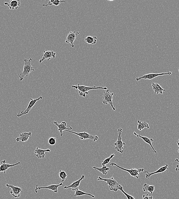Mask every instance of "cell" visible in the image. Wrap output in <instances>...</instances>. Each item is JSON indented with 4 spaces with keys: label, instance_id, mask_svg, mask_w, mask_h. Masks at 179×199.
Here are the masks:
<instances>
[{
    "label": "cell",
    "instance_id": "d6a6232c",
    "mask_svg": "<svg viewBox=\"0 0 179 199\" xmlns=\"http://www.w3.org/2000/svg\"><path fill=\"white\" fill-rule=\"evenodd\" d=\"M143 199H153V196H149V195L148 194H147L146 195H143Z\"/></svg>",
    "mask_w": 179,
    "mask_h": 199
},
{
    "label": "cell",
    "instance_id": "4316f807",
    "mask_svg": "<svg viewBox=\"0 0 179 199\" xmlns=\"http://www.w3.org/2000/svg\"><path fill=\"white\" fill-rule=\"evenodd\" d=\"M63 2H65L66 3V2L65 1H60L59 0H51L48 2V3L47 4H43V7H47L48 6H51L52 5H55L56 6H59L61 3H63Z\"/></svg>",
    "mask_w": 179,
    "mask_h": 199
},
{
    "label": "cell",
    "instance_id": "d4e9b609",
    "mask_svg": "<svg viewBox=\"0 0 179 199\" xmlns=\"http://www.w3.org/2000/svg\"><path fill=\"white\" fill-rule=\"evenodd\" d=\"M83 195H87L88 196H91L93 198H95V196L89 193H87L84 192H83V191L79 190V189L76 190L75 191V195H74V196L75 197H77V196H80Z\"/></svg>",
    "mask_w": 179,
    "mask_h": 199
},
{
    "label": "cell",
    "instance_id": "8992f818",
    "mask_svg": "<svg viewBox=\"0 0 179 199\" xmlns=\"http://www.w3.org/2000/svg\"><path fill=\"white\" fill-rule=\"evenodd\" d=\"M122 131V128H119L117 130V133H118V136H117V141L114 143V146H115V149L120 153L122 154L124 152V146L125 145V143L123 142L122 141V137L121 136Z\"/></svg>",
    "mask_w": 179,
    "mask_h": 199
},
{
    "label": "cell",
    "instance_id": "4dcf8cb0",
    "mask_svg": "<svg viewBox=\"0 0 179 199\" xmlns=\"http://www.w3.org/2000/svg\"><path fill=\"white\" fill-rule=\"evenodd\" d=\"M115 156V154H113L111 155L109 157L107 158L104 159L103 160V162L102 163V165H103V166H105L107 164H108L111 161V159L113 158Z\"/></svg>",
    "mask_w": 179,
    "mask_h": 199
},
{
    "label": "cell",
    "instance_id": "5bb4252c",
    "mask_svg": "<svg viewBox=\"0 0 179 199\" xmlns=\"http://www.w3.org/2000/svg\"><path fill=\"white\" fill-rule=\"evenodd\" d=\"M57 53L53 51H43V54L42 55L43 58L39 60V63H41L44 60H50L52 58H55Z\"/></svg>",
    "mask_w": 179,
    "mask_h": 199
},
{
    "label": "cell",
    "instance_id": "d6986e66",
    "mask_svg": "<svg viewBox=\"0 0 179 199\" xmlns=\"http://www.w3.org/2000/svg\"><path fill=\"white\" fill-rule=\"evenodd\" d=\"M51 151L50 149L43 150L42 149H39L38 147H36L34 153L36 154V157L38 159H43L45 157V152H50Z\"/></svg>",
    "mask_w": 179,
    "mask_h": 199
},
{
    "label": "cell",
    "instance_id": "2e32d148",
    "mask_svg": "<svg viewBox=\"0 0 179 199\" xmlns=\"http://www.w3.org/2000/svg\"><path fill=\"white\" fill-rule=\"evenodd\" d=\"M168 164H167L165 166L161 167L158 170L153 172L149 173V172L148 171H144L143 172V173L146 174L145 177L147 179H149L151 176L154 175L156 174L163 172L166 171V170H168Z\"/></svg>",
    "mask_w": 179,
    "mask_h": 199
},
{
    "label": "cell",
    "instance_id": "44dd1931",
    "mask_svg": "<svg viewBox=\"0 0 179 199\" xmlns=\"http://www.w3.org/2000/svg\"><path fill=\"white\" fill-rule=\"evenodd\" d=\"M134 134L135 136H136V137H138V138H140L142 139L144 141V142H146V143L150 145L151 147V148L152 149H153V152H154V153H157V151H156L155 150L154 147H153V145L152 144V142H154V140L153 139H149L148 138H147L146 137L142 136L140 135V134H137V133H135V132H134Z\"/></svg>",
    "mask_w": 179,
    "mask_h": 199
},
{
    "label": "cell",
    "instance_id": "7c38bea8",
    "mask_svg": "<svg viewBox=\"0 0 179 199\" xmlns=\"http://www.w3.org/2000/svg\"><path fill=\"white\" fill-rule=\"evenodd\" d=\"M6 187L8 188H11V190L10 192V194L15 198H18L20 197V193L22 191V189L18 187L10 185L8 184L6 185Z\"/></svg>",
    "mask_w": 179,
    "mask_h": 199
},
{
    "label": "cell",
    "instance_id": "ac0fdd59",
    "mask_svg": "<svg viewBox=\"0 0 179 199\" xmlns=\"http://www.w3.org/2000/svg\"><path fill=\"white\" fill-rule=\"evenodd\" d=\"M4 4L7 5L10 9H17L21 6V2L20 0H11L9 3L5 2Z\"/></svg>",
    "mask_w": 179,
    "mask_h": 199
},
{
    "label": "cell",
    "instance_id": "3957f363",
    "mask_svg": "<svg viewBox=\"0 0 179 199\" xmlns=\"http://www.w3.org/2000/svg\"><path fill=\"white\" fill-rule=\"evenodd\" d=\"M97 180L103 181L106 182V184L108 186L110 190L114 192H117L120 185L113 177L109 178H104L101 177L100 176H98Z\"/></svg>",
    "mask_w": 179,
    "mask_h": 199
},
{
    "label": "cell",
    "instance_id": "4fadbf2b",
    "mask_svg": "<svg viewBox=\"0 0 179 199\" xmlns=\"http://www.w3.org/2000/svg\"><path fill=\"white\" fill-rule=\"evenodd\" d=\"M53 123L58 127V131L60 132V134L61 136H62L63 134V132L65 131L66 130H70L72 129V127L71 126L69 127V128L67 127V124L66 122L63 121L61 124H58L57 121H53Z\"/></svg>",
    "mask_w": 179,
    "mask_h": 199
},
{
    "label": "cell",
    "instance_id": "52a82bcc",
    "mask_svg": "<svg viewBox=\"0 0 179 199\" xmlns=\"http://www.w3.org/2000/svg\"><path fill=\"white\" fill-rule=\"evenodd\" d=\"M66 131L68 132L69 133H72L78 136L80 138V139L81 140H83L90 139L93 141L94 142L98 140L99 138L97 136H93L91 134H90L88 133H86L85 131L83 133H77L76 132L71 131L70 130H66Z\"/></svg>",
    "mask_w": 179,
    "mask_h": 199
},
{
    "label": "cell",
    "instance_id": "1f68e13d",
    "mask_svg": "<svg viewBox=\"0 0 179 199\" xmlns=\"http://www.w3.org/2000/svg\"><path fill=\"white\" fill-rule=\"evenodd\" d=\"M48 143L51 146L55 145L56 143V138H53V137H51L48 139Z\"/></svg>",
    "mask_w": 179,
    "mask_h": 199
},
{
    "label": "cell",
    "instance_id": "9a60e30c",
    "mask_svg": "<svg viewBox=\"0 0 179 199\" xmlns=\"http://www.w3.org/2000/svg\"><path fill=\"white\" fill-rule=\"evenodd\" d=\"M20 164L21 162H18L15 164H10L6 163V160H2L0 162V173L1 172H4V174H6V170L10 168L16 166Z\"/></svg>",
    "mask_w": 179,
    "mask_h": 199
},
{
    "label": "cell",
    "instance_id": "f546056e",
    "mask_svg": "<svg viewBox=\"0 0 179 199\" xmlns=\"http://www.w3.org/2000/svg\"><path fill=\"white\" fill-rule=\"evenodd\" d=\"M119 190L120 191H121V192H122L124 195H125V196H126L127 199H135V198L133 197L132 196L130 195H129L128 194L126 193L125 192L123 189V187L122 186H121V185H120L119 187Z\"/></svg>",
    "mask_w": 179,
    "mask_h": 199
},
{
    "label": "cell",
    "instance_id": "277c9868",
    "mask_svg": "<svg viewBox=\"0 0 179 199\" xmlns=\"http://www.w3.org/2000/svg\"><path fill=\"white\" fill-rule=\"evenodd\" d=\"M114 95V93H111L110 91L108 89L105 91L102 96V103L104 105L109 104L114 111H115L116 108L114 106L113 102H112Z\"/></svg>",
    "mask_w": 179,
    "mask_h": 199
},
{
    "label": "cell",
    "instance_id": "30bf717a",
    "mask_svg": "<svg viewBox=\"0 0 179 199\" xmlns=\"http://www.w3.org/2000/svg\"><path fill=\"white\" fill-rule=\"evenodd\" d=\"M80 32H78L77 30H75L74 32H70V33L67 34L65 43L67 44L70 43V45L72 47H75L74 42H75L76 37L80 34Z\"/></svg>",
    "mask_w": 179,
    "mask_h": 199
},
{
    "label": "cell",
    "instance_id": "7a4b0ae2",
    "mask_svg": "<svg viewBox=\"0 0 179 199\" xmlns=\"http://www.w3.org/2000/svg\"><path fill=\"white\" fill-rule=\"evenodd\" d=\"M72 87L74 89L77 90L79 96L83 97H86V95L89 94L88 92L90 91L97 89L107 90V88L106 87H87L84 85H80L79 84L72 85Z\"/></svg>",
    "mask_w": 179,
    "mask_h": 199
},
{
    "label": "cell",
    "instance_id": "e0dca14e",
    "mask_svg": "<svg viewBox=\"0 0 179 199\" xmlns=\"http://www.w3.org/2000/svg\"><path fill=\"white\" fill-rule=\"evenodd\" d=\"M85 178V175H82L80 177V179L78 180L75 181V182H73L71 185L68 186H65L64 187V189H67V188H71L72 190V191H75L76 190L78 189L79 188V186H80V182L81 181L84 179Z\"/></svg>",
    "mask_w": 179,
    "mask_h": 199
},
{
    "label": "cell",
    "instance_id": "d590c367",
    "mask_svg": "<svg viewBox=\"0 0 179 199\" xmlns=\"http://www.w3.org/2000/svg\"><path fill=\"white\" fill-rule=\"evenodd\" d=\"M178 70H179V68H178Z\"/></svg>",
    "mask_w": 179,
    "mask_h": 199
},
{
    "label": "cell",
    "instance_id": "ffe728a7",
    "mask_svg": "<svg viewBox=\"0 0 179 199\" xmlns=\"http://www.w3.org/2000/svg\"><path fill=\"white\" fill-rule=\"evenodd\" d=\"M31 132H24L20 134V137H17L16 139V142L21 141V142H25L27 141L31 137Z\"/></svg>",
    "mask_w": 179,
    "mask_h": 199
},
{
    "label": "cell",
    "instance_id": "f1b7e54d",
    "mask_svg": "<svg viewBox=\"0 0 179 199\" xmlns=\"http://www.w3.org/2000/svg\"><path fill=\"white\" fill-rule=\"evenodd\" d=\"M58 174L60 178L61 181H62V182H64L66 180L67 176L66 172L65 171L60 170Z\"/></svg>",
    "mask_w": 179,
    "mask_h": 199
},
{
    "label": "cell",
    "instance_id": "484cf974",
    "mask_svg": "<svg viewBox=\"0 0 179 199\" xmlns=\"http://www.w3.org/2000/svg\"><path fill=\"white\" fill-rule=\"evenodd\" d=\"M93 169H94V170H98V171L100 172V173H102L104 175H107V173H108V171L110 170V168L106 166V165L100 168L97 167H93Z\"/></svg>",
    "mask_w": 179,
    "mask_h": 199
},
{
    "label": "cell",
    "instance_id": "9c48e42d",
    "mask_svg": "<svg viewBox=\"0 0 179 199\" xmlns=\"http://www.w3.org/2000/svg\"><path fill=\"white\" fill-rule=\"evenodd\" d=\"M172 73L171 72H168L167 73H159V74H154V73H150V74H146L143 75V76L138 77L136 76V81H139V80H152L154 78H157V77L159 76H162V75H170L172 74Z\"/></svg>",
    "mask_w": 179,
    "mask_h": 199
},
{
    "label": "cell",
    "instance_id": "8fae6325",
    "mask_svg": "<svg viewBox=\"0 0 179 199\" xmlns=\"http://www.w3.org/2000/svg\"><path fill=\"white\" fill-rule=\"evenodd\" d=\"M63 185V182H61L59 184L51 185H50L45 187H39L38 185H37L36 186L34 191H35L36 193H38V191L39 190L46 189H48L53 191L55 193H57L58 192V187Z\"/></svg>",
    "mask_w": 179,
    "mask_h": 199
},
{
    "label": "cell",
    "instance_id": "e575fe53",
    "mask_svg": "<svg viewBox=\"0 0 179 199\" xmlns=\"http://www.w3.org/2000/svg\"><path fill=\"white\" fill-rule=\"evenodd\" d=\"M177 142L178 146L179 147V140H178V141H177V142ZM178 152L179 153V149H178Z\"/></svg>",
    "mask_w": 179,
    "mask_h": 199
},
{
    "label": "cell",
    "instance_id": "603a6c76",
    "mask_svg": "<svg viewBox=\"0 0 179 199\" xmlns=\"http://www.w3.org/2000/svg\"><path fill=\"white\" fill-rule=\"evenodd\" d=\"M138 129L139 130L141 131L144 128L147 129H149V124L146 122H142L140 120H138Z\"/></svg>",
    "mask_w": 179,
    "mask_h": 199
},
{
    "label": "cell",
    "instance_id": "6da1fadb",
    "mask_svg": "<svg viewBox=\"0 0 179 199\" xmlns=\"http://www.w3.org/2000/svg\"><path fill=\"white\" fill-rule=\"evenodd\" d=\"M32 59L31 58L29 60L25 59L24 60V65L23 72L18 75L20 78V81L23 80L25 77L29 76V74L31 72L34 71L35 69L32 65L31 62L32 61Z\"/></svg>",
    "mask_w": 179,
    "mask_h": 199
},
{
    "label": "cell",
    "instance_id": "7402d4cb",
    "mask_svg": "<svg viewBox=\"0 0 179 199\" xmlns=\"http://www.w3.org/2000/svg\"><path fill=\"white\" fill-rule=\"evenodd\" d=\"M152 86L154 93H156V94L158 95L159 93L162 94L163 92L166 91V90L162 88L158 83H152Z\"/></svg>",
    "mask_w": 179,
    "mask_h": 199
},
{
    "label": "cell",
    "instance_id": "5b68a950",
    "mask_svg": "<svg viewBox=\"0 0 179 199\" xmlns=\"http://www.w3.org/2000/svg\"><path fill=\"white\" fill-rule=\"evenodd\" d=\"M110 165L112 166H114L117 167L121 169V170L127 172H128L129 174H130V175H131V176H132L133 177L136 178L137 179H139L140 173L142 172H144V169H134V168H131V169H130V170H129V169H125V168L120 167L119 165L116 164V163L114 162L111 163Z\"/></svg>",
    "mask_w": 179,
    "mask_h": 199
},
{
    "label": "cell",
    "instance_id": "ba28073f",
    "mask_svg": "<svg viewBox=\"0 0 179 199\" xmlns=\"http://www.w3.org/2000/svg\"><path fill=\"white\" fill-rule=\"evenodd\" d=\"M43 97L40 96L38 98L32 99L30 98V101L29 102L27 108L24 111H21L20 112L18 113L16 116L20 118V117L25 115L28 114L29 111H31L33 107L35 105L36 103L39 101L40 100L43 99Z\"/></svg>",
    "mask_w": 179,
    "mask_h": 199
},
{
    "label": "cell",
    "instance_id": "cb8c5ba5",
    "mask_svg": "<svg viewBox=\"0 0 179 199\" xmlns=\"http://www.w3.org/2000/svg\"><path fill=\"white\" fill-rule=\"evenodd\" d=\"M155 190V187L154 185H150L145 183L143 185V191L144 192H148L151 194H153Z\"/></svg>",
    "mask_w": 179,
    "mask_h": 199
},
{
    "label": "cell",
    "instance_id": "83f0119b",
    "mask_svg": "<svg viewBox=\"0 0 179 199\" xmlns=\"http://www.w3.org/2000/svg\"><path fill=\"white\" fill-rule=\"evenodd\" d=\"M97 38L96 37H92L88 36L85 38V41L86 43L89 45H94L96 43Z\"/></svg>",
    "mask_w": 179,
    "mask_h": 199
},
{
    "label": "cell",
    "instance_id": "836d02e7",
    "mask_svg": "<svg viewBox=\"0 0 179 199\" xmlns=\"http://www.w3.org/2000/svg\"><path fill=\"white\" fill-rule=\"evenodd\" d=\"M175 162H176L179 163V160L178 159H175ZM175 171L176 172H179V165H176Z\"/></svg>",
    "mask_w": 179,
    "mask_h": 199
}]
</instances>
